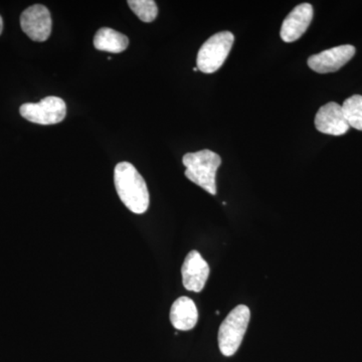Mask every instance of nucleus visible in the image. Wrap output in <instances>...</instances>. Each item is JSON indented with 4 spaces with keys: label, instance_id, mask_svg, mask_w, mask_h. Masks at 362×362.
Wrapping results in <instances>:
<instances>
[{
    "label": "nucleus",
    "instance_id": "f8f14e48",
    "mask_svg": "<svg viewBox=\"0 0 362 362\" xmlns=\"http://www.w3.org/2000/svg\"><path fill=\"white\" fill-rule=\"evenodd\" d=\"M128 45L129 40L125 35L109 28H100L94 37V47L98 51L120 54Z\"/></svg>",
    "mask_w": 362,
    "mask_h": 362
},
{
    "label": "nucleus",
    "instance_id": "9b49d317",
    "mask_svg": "<svg viewBox=\"0 0 362 362\" xmlns=\"http://www.w3.org/2000/svg\"><path fill=\"white\" fill-rule=\"evenodd\" d=\"M199 320L197 306L190 298L180 297L173 303L170 310V321L177 330H192Z\"/></svg>",
    "mask_w": 362,
    "mask_h": 362
},
{
    "label": "nucleus",
    "instance_id": "dca6fc26",
    "mask_svg": "<svg viewBox=\"0 0 362 362\" xmlns=\"http://www.w3.org/2000/svg\"><path fill=\"white\" fill-rule=\"evenodd\" d=\"M194 71H199V69H197V68H194Z\"/></svg>",
    "mask_w": 362,
    "mask_h": 362
},
{
    "label": "nucleus",
    "instance_id": "ddd939ff",
    "mask_svg": "<svg viewBox=\"0 0 362 362\" xmlns=\"http://www.w3.org/2000/svg\"><path fill=\"white\" fill-rule=\"evenodd\" d=\"M342 110L350 127L362 131V96L354 95L345 100Z\"/></svg>",
    "mask_w": 362,
    "mask_h": 362
},
{
    "label": "nucleus",
    "instance_id": "f03ea898",
    "mask_svg": "<svg viewBox=\"0 0 362 362\" xmlns=\"http://www.w3.org/2000/svg\"><path fill=\"white\" fill-rule=\"evenodd\" d=\"M185 175L188 180L204 188L209 194L216 195V171L221 164V156L209 149L187 153L182 158Z\"/></svg>",
    "mask_w": 362,
    "mask_h": 362
},
{
    "label": "nucleus",
    "instance_id": "2eb2a0df",
    "mask_svg": "<svg viewBox=\"0 0 362 362\" xmlns=\"http://www.w3.org/2000/svg\"><path fill=\"white\" fill-rule=\"evenodd\" d=\"M2 30H4V21H2L1 16H0V35H1Z\"/></svg>",
    "mask_w": 362,
    "mask_h": 362
},
{
    "label": "nucleus",
    "instance_id": "0eeeda50",
    "mask_svg": "<svg viewBox=\"0 0 362 362\" xmlns=\"http://www.w3.org/2000/svg\"><path fill=\"white\" fill-rule=\"evenodd\" d=\"M354 54L356 47L354 45H339L310 57L308 59V66L316 73H334L346 65L354 58Z\"/></svg>",
    "mask_w": 362,
    "mask_h": 362
},
{
    "label": "nucleus",
    "instance_id": "423d86ee",
    "mask_svg": "<svg viewBox=\"0 0 362 362\" xmlns=\"http://www.w3.org/2000/svg\"><path fill=\"white\" fill-rule=\"evenodd\" d=\"M52 16L49 9L42 4H35L26 8L21 16L23 33L35 42H45L52 33Z\"/></svg>",
    "mask_w": 362,
    "mask_h": 362
},
{
    "label": "nucleus",
    "instance_id": "1a4fd4ad",
    "mask_svg": "<svg viewBox=\"0 0 362 362\" xmlns=\"http://www.w3.org/2000/svg\"><path fill=\"white\" fill-rule=\"evenodd\" d=\"M315 127L324 134L340 136L344 135L349 130L350 126L345 118L342 106L335 102H330L317 112Z\"/></svg>",
    "mask_w": 362,
    "mask_h": 362
},
{
    "label": "nucleus",
    "instance_id": "20e7f679",
    "mask_svg": "<svg viewBox=\"0 0 362 362\" xmlns=\"http://www.w3.org/2000/svg\"><path fill=\"white\" fill-rule=\"evenodd\" d=\"M235 37L230 32L216 33L202 45L197 54V69L204 74H213L223 65L230 49Z\"/></svg>",
    "mask_w": 362,
    "mask_h": 362
},
{
    "label": "nucleus",
    "instance_id": "39448f33",
    "mask_svg": "<svg viewBox=\"0 0 362 362\" xmlns=\"http://www.w3.org/2000/svg\"><path fill=\"white\" fill-rule=\"evenodd\" d=\"M21 115L30 122L40 125H54L65 120L66 106L61 98L45 97L39 103L21 105Z\"/></svg>",
    "mask_w": 362,
    "mask_h": 362
},
{
    "label": "nucleus",
    "instance_id": "7ed1b4c3",
    "mask_svg": "<svg viewBox=\"0 0 362 362\" xmlns=\"http://www.w3.org/2000/svg\"><path fill=\"white\" fill-rule=\"evenodd\" d=\"M251 318L246 305H239L230 311L218 330V346L225 356H232L240 349Z\"/></svg>",
    "mask_w": 362,
    "mask_h": 362
},
{
    "label": "nucleus",
    "instance_id": "f257e3e1",
    "mask_svg": "<svg viewBox=\"0 0 362 362\" xmlns=\"http://www.w3.org/2000/svg\"><path fill=\"white\" fill-rule=\"evenodd\" d=\"M114 183L121 202L133 214H142L148 209L149 192L146 182L129 162H121L114 170Z\"/></svg>",
    "mask_w": 362,
    "mask_h": 362
},
{
    "label": "nucleus",
    "instance_id": "4468645a",
    "mask_svg": "<svg viewBox=\"0 0 362 362\" xmlns=\"http://www.w3.org/2000/svg\"><path fill=\"white\" fill-rule=\"evenodd\" d=\"M128 6L143 23H152L158 14V7L153 0H129Z\"/></svg>",
    "mask_w": 362,
    "mask_h": 362
},
{
    "label": "nucleus",
    "instance_id": "9d476101",
    "mask_svg": "<svg viewBox=\"0 0 362 362\" xmlns=\"http://www.w3.org/2000/svg\"><path fill=\"white\" fill-rule=\"evenodd\" d=\"M313 7L309 4H302L295 7L288 14L281 28V39L285 42H294L308 30L313 20Z\"/></svg>",
    "mask_w": 362,
    "mask_h": 362
},
{
    "label": "nucleus",
    "instance_id": "6e6552de",
    "mask_svg": "<svg viewBox=\"0 0 362 362\" xmlns=\"http://www.w3.org/2000/svg\"><path fill=\"white\" fill-rule=\"evenodd\" d=\"M209 267L206 259L197 251H192L183 262L181 274L182 284L188 291L195 293L204 290L209 276Z\"/></svg>",
    "mask_w": 362,
    "mask_h": 362
}]
</instances>
